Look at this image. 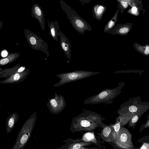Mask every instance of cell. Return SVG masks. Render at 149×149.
<instances>
[{"instance_id": "obj_1", "label": "cell", "mask_w": 149, "mask_h": 149, "mask_svg": "<svg viewBox=\"0 0 149 149\" xmlns=\"http://www.w3.org/2000/svg\"><path fill=\"white\" fill-rule=\"evenodd\" d=\"M105 119L96 112L84 109L73 118L70 130L72 133L93 130L102 127L104 125L102 122Z\"/></svg>"}, {"instance_id": "obj_2", "label": "cell", "mask_w": 149, "mask_h": 149, "mask_svg": "<svg viewBox=\"0 0 149 149\" xmlns=\"http://www.w3.org/2000/svg\"><path fill=\"white\" fill-rule=\"evenodd\" d=\"M37 119V113L35 111L22 125L12 149H23L24 148L31 137Z\"/></svg>"}, {"instance_id": "obj_3", "label": "cell", "mask_w": 149, "mask_h": 149, "mask_svg": "<svg viewBox=\"0 0 149 149\" xmlns=\"http://www.w3.org/2000/svg\"><path fill=\"white\" fill-rule=\"evenodd\" d=\"M125 84L124 82L119 84L117 87L104 89L97 94L86 99L84 104H95L101 103H110V101L116 97L121 93V90Z\"/></svg>"}, {"instance_id": "obj_4", "label": "cell", "mask_w": 149, "mask_h": 149, "mask_svg": "<svg viewBox=\"0 0 149 149\" xmlns=\"http://www.w3.org/2000/svg\"><path fill=\"white\" fill-rule=\"evenodd\" d=\"M99 73V72L76 70L58 74L56 76L59 78L60 80L54 84L53 86L58 87L71 82L86 78Z\"/></svg>"}, {"instance_id": "obj_5", "label": "cell", "mask_w": 149, "mask_h": 149, "mask_svg": "<svg viewBox=\"0 0 149 149\" xmlns=\"http://www.w3.org/2000/svg\"><path fill=\"white\" fill-rule=\"evenodd\" d=\"M132 135L127 128L120 127L118 134L113 139V143L118 148H136L132 141Z\"/></svg>"}, {"instance_id": "obj_6", "label": "cell", "mask_w": 149, "mask_h": 149, "mask_svg": "<svg viewBox=\"0 0 149 149\" xmlns=\"http://www.w3.org/2000/svg\"><path fill=\"white\" fill-rule=\"evenodd\" d=\"M54 97L48 99L47 106L52 114L57 115L63 110L65 107L66 103L64 97L55 93Z\"/></svg>"}, {"instance_id": "obj_7", "label": "cell", "mask_w": 149, "mask_h": 149, "mask_svg": "<svg viewBox=\"0 0 149 149\" xmlns=\"http://www.w3.org/2000/svg\"><path fill=\"white\" fill-rule=\"evenodd\" d=\"M29 41L32 47L37 50H40L44 53L47 58L49 56L48 44L41 38L32 32L26 30Z\"/></svg>"}, {"instance_id": "obj_8", "label": "cell", "mask_w": 149, "mask_h": 149, "mask_svg": "<svg viewBox=\"0 0 149 149\" xmlns=\"http://www.w3.org/2000/svg\"><path fill=\"white\" fill-rule=\"evenodd\" d=\"M62 142L65 144L61 146L56 148V149H88L93 148H88L85 146L93 144L91 142L83 141L81 139H73L69 138L63 140Z\"/></svg>"}, {"instance_id": "obj_9", "label": "cell", "mask_w": 149, "mask_h": 149, "mask_svg": "<svg viewBox=\"0 0 149 149\" xmlns=\"http://www.w3.org/2000/svg\"><path fill=\"white\" fill-rule=\"evenodd\" d=\"M31 15L32 18H34L38 20L42 30L44 31L45 29L44 13L41 7L37 3H36L33 5L31 8Z\"/></svg>"}, {"instance_id": "obj_10", "label": "cell", "mask_w": 149, "mask_h": 149, "mask_svg": "<svg viewBox=\"0 0 149 149\" xmlns=\"http://www.w3.org/2000/svg\"><path fill=\"white\" fill-rule=\"evenodd\" d=\"M60 37V41L62 49L65 53L66 57L68 60V63H69V60L71 57V46L69 41L68 38L60 30L58 32Z\"/></svg>"}, {"instance_id": "obj_11", "label": "cell", "mask_w": 149, "mask_h": 149, "mask_svg": "<svg viewBox=\"0 0 149 149\" xmlns=\"http://www.w3.org/2000/svg\"><path fill=\"white\" fill-rule=\"evenodd\" d=\"M133 25L132 23L118 24L112 29L109 34L113 35L118 34L120 36H126L131 31Z\"/></svg>"}, {"instance_id": "obj_12", "label": "cell", "mask_w": 149, "mask_h": 149, "mask_svg": "<svg viewBox=\"0 0 149 149\" xmlns=\"http://www.w3.org/2000/svg\"><path fill=\"white\" fill-rule=\"evenodd\" d=\"M149 107V106L141 104H136V103L133 102V104L126 107H124L123 108H126V109H120L118 111L119 114H132L136 113L138 111L141 109Z\"/></svg>"}, {"instance_id": "obj_13", "label": "cell", "mask_w": 149, "mask_h": 149, "mask_svg": "<svg viewBox=\"0 0 149 149\" xmlns=\"http://www.w3.org/2000/svg\"><path fill=\"white\" fill-rule=\"evenodd\" d=\"M102 127L100 134L102 138L107 142H112V133L114 130L113 125H104Z\"/></svg>"}, {"instance_id": "obj_14", "label": "cell", "mask_w": 149, "mask_h": 149, "mask_svg": "<svg viewBox=\"0 0 149 149\" xmlns=\"http://www.w3.org/2000/svg\"><path fill=\"white\" fill-rule=\"evenodd\" d=\"M48 26L49 29V35L53 39L57 41H58V32L59 30V25L57 20L49 21L47 20Z\"/></svg>"}, {"instance_id": "obj_15", "label": "cell", "mask_w": 149, "mask_h": 149, "mask_svg": "<svg viewBox=\"0 0 149 149\" xmlns=\"http://www.w3.org/2000/svg\"><path fill=\"white\" fill-rule=\"evenodd\" d=\"M19 115L17 112H15L8 116L6 119V130L7 134L10 133L14 128L15 124L18 120Z\"/></svg>"}, {"instance_id": "obj_16", "label": "cell", "mask_w": 149, "mask_h": 149, "mask_svg": "<svg viewBox=\"0 0 149 149\" xmlns=\"http://www.w3.org/2000/svg\"><path fill=\"white\" fill-rule=\"evenodd\" d=\"M107 8L106 6L101 4L95 5L93 9L94 17L99 21L101 20Z\"/></svg>"}, {"instance_id": "obj_17", "label": "cell", "mask_w": 149, "mask_h": 149, "mask_svg": "<svg viewBox=\"0 0 149 149\" xmlns=\"http://www.w3.org/2000/svg\"><path fill=\"white\" fill-rule=\"evenodd\" d=\"M119 9L118 8L113 17L109 21L104 27V32L110 33L112 29L115 26L118 19Z\"/></svg>"}, {"instance_id": "obj_18", "label": "cell", "mask_w": 149, "mask_h": 149, "mask_svg": "<svg viewBox=\"0 0 149 149\" xmlns=\"http://www.w3.org/2000/svg\"><path fill=\"white\" fill-rule=\"evenodd\" d=\"M148 108L149 107H147L139 110L129 121V127H132L134 129L138 120Z\"/></svg>"}, {"instance_id": "obj_19", "label": "cell", "mask_w": 149, "mask_h": 149, "mask_svg": "<svg viewBox=\"0 0 149 149\" xmlns=\"http://www.w3.org/2000/svg\"><path fill=\"white\" fill-rule=\"evenodd\" d=\"M133 46L137 52L143 55L149 56V43L142 46L135 42Z\"/></svg>"}, {"instance_id": "obj_20", "label": "cell", "mask_w": 149, "mask_h": 149, "mask_svg": "<svg viewBox=\"0 0 149 149\" xmlns=\"http://www.w3.org/2000/svg\"><path fill=\"white\" fill-rule=\"evenodd\" d=\"M81 139L85 141L92 142L95 144L97 143V141L93 132H89L85 133Z\"/></svg>"}, {"instance_id": "obj_21", "label": "cell", "mask_w": 149, "mask_h": 149, "mask_svg": "<svg viewBox=\"0 0 149 149\" xmlns=\"http://www.w3.org/2000/svg\"><path fill=\"white\" fill-rule=\"evenodd\" d=\"M116 120L115 123L113 125H112L114 129L112 133V142L113 140L118 134L121 127L120 121L117 118Z\"/></svg>"}, {"instance_id": "obj_22", "label": "cell", "mask_w": 149, "mask_h": 149, "mask_svg": "<svg viewBox=\"0 0 149 149\" xmlns=\"http://www.w3.org/2000/svg\"><path fill=\"white\" fill-rule=\"evenodd\" d=\"M118 3V8L120 10V13L122 14L126 9H127L129 5L128 3L126 1L117 0Z\"/></svg>"}, {"instance_id": "obj_23", "label": "cell", "mask_w": 149, "mask_h": 149, "mask_svg": "<svg viewBox=\"0 0 149 149\" xmlns=\"http://www.w3.org/2000/svg\"><path fill=\"white\" fill-rule=\"evenodd\" d=\"M138 8L139 7L136 6H133L131 9L127 11V13L133 15L137 16L139 15L138 11Z\"/></svg>"}, {"instance_id": "obj_24", "label": "cell", "mask_w": 149, "mask_h": 149, "mask_svg": "<svg viewBox=\"0 0 149 149\" xmlns=\"http://www.w3.org/2000/svg\"><path fill=\"white\" fill-rule=\"evenodd\" d=\"M149 127V119H148L146 122L143 124L140 127L139 130V132H141L142 130L145 128H147Z\"/></svg>"}, {"instance_id": "obj_25", "label": "cell", "mask_w": 149, "mask_h": 149, "mask_svg": "<svg viewBox=\"0 0 149 149\" xmlns=\"http://www.w3.org/2000/svg\"><path fill=\"white\" fill-rule=\"evenodd\" d=\"M140 149H149V144L148 143H144L142 146L140 148Z\"/></svg>"}, {"instance_id": "obj_26", "label": "cell", "mask_w": 149, "mask_h": 149, "mask_svg": "<svg viewBox=\"0 0 149 149\" xmlns=\"http://www.w3.org/2000/svg\"><path fill=\"white\" fill-rule=\"evenodd\" d=\"M9 62V60L8 58H6L1 60L0 61V63L2 65H4L7 64Z\"/></svg>"}, {"instance_id": "obj_27", "label": "cell", "mask_w": 149, "mask_h": 149, "mask_svg": "<svg viewBox=\"0 0 149 149\" xmlns=\"http://www.w3.org/2000/svg\"><path fill=\"white\" fill-rule=\"evenodd\" d=\"M95 0H78L83 5L86 3H90L92 1Z\"/></svg>"}, {"instance_id": "obj_28", "label": "cell", "mask_w": 149, "mask_h": 149, "mask_svg": "<svg viewBox=\"0 0 149 149\" xmlns=\"http://www.w3.org/2000/svg\"><path fill=\"white\" fill-rule=\"evenodd\" d=\"M20 78L19 75L18 74H15L14 77V79L15 81H17L19 80Z\"/></svg>"}, {"instance_id": "obj_29", "label": "cell", "mask_w": 149, "mask_h": 149, "mask_svg": "<svg viewBox=\"0 0 149 149\" xmlns=\"http://www.w3.org/2000/svg\"><path fill=\"white\" fill-rule=\"evenodd\" d=\"M1 55L3 57H6L7 55V52L6 50H4L2 51Z\"/></svg>"}, {"instance_id": "obj_30", "label": "cell", "mask_w": 149, "mask_h": 149, "mask_svg": "<svg viewBox=\"0 0 149 149\" xmlns=\"http://www.w3.org/2000/svg\"><path fill=\"white\" fill-rule=\"evenodd\" d=\"M24 69V68L23 67H21L18 70V72H21Z\"/></svg>"}, {"instance_id": "obj_31", "label": "cell", "mask_w": 149, "mask_h": 149, "mask_svg": "<svg viewBox=\"0 0 149 149\" xmlns=\"http://www.w3.org/2000/svg\"><path fill=\"white\" fill-rule=\"evenodd\" d=\"M3 23L2 22L0 21V27L2 24Z\"/></svg>"}, {"instance_id": "obj_32", "label": "cell", "mask_w": 149, "mask_h": 149, "mask_svg": "<svg viewBox=\"0 0 149 149\" xmlns=\"http://www.w3.org/2000/svg\"><path fill=\"white\" fill-rule=\"evenodd\" d=\"M0 108H1V103L0 102Z\"/></svg>"}]
</instances>
